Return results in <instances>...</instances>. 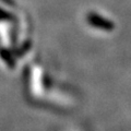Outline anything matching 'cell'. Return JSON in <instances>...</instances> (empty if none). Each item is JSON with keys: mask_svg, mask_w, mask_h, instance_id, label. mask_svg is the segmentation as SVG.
<instances>
[{"mask_svg": "<svg viewBox=\"0 0 131 131\" xmlns=\"http://www.w3.org/2000/svg\"><path fill=\"white\" fill-rule=\"evenodd\" d=\"M89 21H90V23H91L92 25H94L95 27L101 28V30H112L113 28V24L112 23L106 21V20H104V19H102L101 16H98V15L90 16Z\"/></svg>", "mask_w": 131, "mask_h": 131, "instance_id": "1", "label": "cell"}]
</instances>
